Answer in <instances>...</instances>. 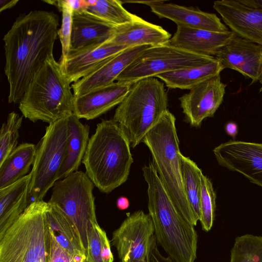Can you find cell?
Segmentation results:
<instances>
[{
  "mask_svg": "<svg viewBox=\"0 0 262 262\" xmlns=\"http://www.w3.org/2000/svg\"><path fill=\"white\" fill-rule=\"evenodd\" d=\"M58 25L55 13L33 10L20 14L4 35L9 103H19L34 76L54 56Z\"/></svg>",
  "mask_w": 262,
  "mask_h": 262,
  "instance_id": "cell-1",
  "label": "cell"
},
{
  "mask_svg": "<svg viewBox=\"0 0 262 262\" xmlns=\"http://www.w3.org/2000/svg\"><path fill=\"white\" fill-rule=\"evenodd\" d=\"M147 184L148 209L157 243L175 262H194L198 236L194 226L179 212L152 162L142 168Z\"/></svg>",
  "mask_w": 262,
  "mask_h": 262,
  "instance_id": "cell-2",
  "label": "cell"
},
{
  "mask_svg": "<svg viewBox=\"0 0 262 262\" xmlns=\"http://www.w3.org/2000/svg\"><path fill=\"white\" fill-rule=\"evenodd\" d=\"M130 143L118 124L103 120L89 139L82 163L101 192L108 193L127 180L133 158Z\"/></svg>",
  "mask_w": 262,
  "mask_h": 262,
  "instance_id": "cell-3",
  "label": "cell"
},
{
  "mask_svg": "<svg viewBox=\"0 0 262 262\" xmlns=\"http://www.w3.org/2000/svg\"><path fill=\"white\" fill-rule=\"evenodd\" d=\"M71 83L54 56L49 57L29 84L18 105L23 116L50 124L73 111Z\"/></svg>",
  "mask_w": 262,
  "mask_h": 262,
  "instance_id": "cell-4",
  "label": "cell"
},
{
  "mask_svg": "<svg viewBox=\"0 0 262 262\" xmlns=\"http://www.w3.org/2000/svg\"><path fill=\"white\" fill-rule=\"evenodd\" d=\"M175 123L176 117L167 110L142 142L149 148L158 174L176 207L195 226L198 220L187 201L182 184L181 152Z\"/></svg>",
  "mask_w": 262,
  "mask_h": 262,
  "instance_id": "cell-5",
  "label": "cell"
},
{
  "mask_svg": "<svg viewBox=\"0 0 262 262\" xmlns=\"http://www.w3.org/2000/svg\"><path fill=\"white\" fill-rule=\"evenodd\" d=\"M168 105L164 83L155 77L144 78L131 85L116 109L113 120L134 148L158 123Z\"/></svg>",
  "mask_w": 262,
  "mask_h": 262,
  "instance_id": "cell-6",
  "label": "cell"
},
{
  "mask_svg": "<svg viewBox=\"0 0 262 262\" xmlns=\"http://www.w3.org/2000/svg\"><path fill=\"white\" fill-rule=\"evenodd\" d=\"M48 202L32 201L0 238V262H48Z\"/></svg>",
  "mask_w": 262,
  "mask_h": 262,
  "instance_id": "cell-7",
  "label": "cell"
},
{
  "mask_svg": "<svg viewBox=\"0 0 262 262\" xmlns=\"http://www.w3.org/2000/svg\"><path fill=\"white\" fill-rule=\"evenodd\" d=\"M94 185L85 172L76 171L57 180L54 184L48 203L60 210L76 227L85 254L88 234L97 224Z\"/></svg>",
  "mask_w": 262,
  "mask_h": 262,
  "instance_id": "cell-8",
  "label": "cell"
},
{
  "mask_svg": "<svg viewBox=\"0 0 262 262\" xmlns=\"http://www.w3.org/2000/svg\"><path fill=\"white\" fill-rule=\"evenodd\" d=\"M69 137V116L46 127L45 134L36 146L34 162L30 172V194L33 201L43 200L58 180Z\"/></svg>",
  "mask_w": 262,
  "mask_h": 262,
  "instance_id": "cell-9",
  "label": "cell"
},
{
  "mask_svg": "<svg viewBox=\"0 0 262 262\" xmlns=\"http://www.w3.org/2000/svg\"><path fill=\"white\" fill-rule=\"evenodd\" d=\"M212 56L190 52L167 44L144 50L117 78V82L133 84L146 78L210 62Z\"/></svg>",
  "mask_w": 262,
  "mask_h": 262,
  "instance_id": "cell-10",
  "label": "cell"
},
{
  "mask_svg": "<svg viewBox=\"0 0 262 262\" xmlns=\"http://www.w3.org/2000/svg\"><path fill=\"white\" fill-rule=\"evenodd\" d=\"M111 242L120 260L150 262L157 241L149 214L138 210L128 215L113 232Z\"/></svg>",
  "mask_w": 262,
  "mask_h": 262,
  "instance_id": "cell-11",
  "label": "cell"
},
{
  "mask_svg": "<svg viewBox=\"0 0 262 262\" xmlns=\"http://www.w3.org/2000/svg\"><path fill=\"white\" fill-rule=\"evenodd\" d=\"M213 8L236 35L262 46V0H220Z\"/></svg>",
  "mask_w": 262,
  "mask_h": 262,
  "instance_id": "cell-12",
  "label": "cell"
},
{
  "mask_svg": "<svg viewBox=\"0 0 262 262\" xmlns=\"http://www.w3.org/2000/svg\"><path fill=\"white\" fill-rule=\"evenodd\" d=\"M219 164L262 187V144L230 140L213 150Z\"/></svg>",
  "mask_w": 262,
  "mask_h": 262,
  "instance_id": "cell-13",
  "label": "cell"
},
{
  "mask_svg": "<svg viewBox=\"0 0 262 262\" xmlns=\"http://www.w3.org/2000/svg\"><path fill=\"white\" fill-rule=\"evenodd\" d=\"M226 86L219 75L179 97L185 121L191 126L198 127L205 118L213 117L223 101Z\"/></svg>",
  "mask_w": 262,
  "mask_h": 262,
  "instance_id": "cell-14",
  "label": "cell"
},
{
  "mask_svg": "<svg viewBox=\"0 0 262 262\" xmlns=\"http://www.w3.org/2000/svg\"><path fill=\"white\" fill-rule=\"evenodd\" d=\"M223 67L235 70L252 80L262 77V46L237 35L214 56Z\"/></svg>",
  "mask_w": 262,
  "mask_h": 262,
  "instance_id": "cell-15",
  "label": "cell"
},
{
  "mask_svg": "<svg viewBox=\"0 0 262 262\" xmlns=\"http://www.w3.org/2000/svg\"><path fill=\"white\" fill-rule=\"evenodd\" d=\"M127 48L106 41L75 50H70L67 57L59 60L69 81L75 82L90 74L114 56Z\"/></svg>",
  "mask_w": 262,
  "mask_h": 262,
  "instance_id": "cell-16",
  "label": "cell"
},
{
  "mask_svg": "<svg viewBox=\"0 0 262 262\" xmlns=\"http://www.w3.org/2000/svg\"><path fill=\"white\" fill-rule=\"evenodd\" d=\"M149 46H138L125 49L112 57L94 71L71 85L74 97L108 85Z\"/></svg>",
  "mask_w": 262,
  "mask_h": 262,
  "instance_id": "cell-17",
  "label": "cell"
},
{
  "mask_svg": "<svg viewBox=\"0 0 262 262\" xmlns=\"http://www.w3.org/2000/svg\"><path fill=\"white\" fill-rule=\"evenodd\" d=\"M132 84L114 82L74 97L73 113L80 119L92 120L105 114L122 101Z\"/></svg>",
  "mask_w": 262,
  "mask_h": 262,
  "instance_id": "cell-18",
  "label": "cell"
},
{
  "mask_svg": "<svg viewBox=\"0 0 262 262\" xmlns=\"http://www.w3.org/2000/svg\"><path fill=\"white\" fill-rule=\"evenodd\" d=\"M164 1H158L150 6L151 11L159 18L169 19L177 25L215 32L229 31L228 27L214 13L201 11L193 7H185Z\"/></svg>",
  "mask_w": 262,
  "mask_h": 262,
  "instance_id": "cell-19",
  "label": "cell"
},
{
  "mask_svg": "<svg viewBox=\"0 0 262 262\" xmlns=\"http://www.w3.org/2000/svg\"><path fill=\"white\" fill-rule=\"evenodd\" d=\"M177 26L176 33L166 44L194 53L213 57L235 35L230 30L215 32Z\"/></svg>",
  "mask_w": 262,
  "mask_h": 262,
  "instance_id": "cell-20",
  "label": "cell"
},
{
  "mask_svg": "<svg viewBox=\"0 0 262 262\" xmlns=\"http://www.w3.org/2000/svg\"><path fill=\"white\" fill-rule=\"evenodd\" d=\"M115 31V26L86 10L73 11L70 50L105 43L112 38Z\"/></svg>",
  "mask_w": 262,
  "mask_h": 262,
  "instance_id": "cell-21",
  "label": "cell"
},
{
  "mask_svg": "<svg viewBox=\"0 0 262 262\" xmlns=\"http://www.w3.org/2000/svg\"><path fill=\"white\" fill-rule=\"evenodd\" d=\"M171 35L162 27L149 23L140 17L126 24L116 27L114 36L107 42L127 48L166 44Z\"/></svg>",
  "mask_w": 262,
  "mask_h": 262,
  "instance_id": "cell-22",
  "label": "cell"
},
{
  "mask_svg": "<svg viewBox=\"0 0 262 262\" xmlns=\"http://www.w3.org/2000/svg\"><path fill=\"white\" fill-rule=\"evenodd\" d=\"M31 174L0 189V238L28 208Z\"/></svg>",
  "mask_w": 262,
  "mask_h": 262,
  "instance_id": "cell-23",
  "label": "cell"
},
{
  "mask_svg": "<svg viewBox=\"0 0 262 262\" xmlns=\"http://www.w3.org/2000/svg\"><path fill=\"white\" fill-rule=\"evenodd\" d=\"M48 205L46 214L51 234L58 244L74 258L85 262V252L75 225L57 208Z\"/></svg>",
  "mask_w": 262,
  "mask_h": 262,
  "instance_id": "cell-24",
  "label": "cell"
},
{
  "mask_svg": "<svg viewBox=\"0 0 262 262\" xmlns=\"http://www.w3.org/2000/svg\"><path fill=\"white\" fill-rule=\"evenodd\" d=\"M69 137L65 159L58 177L62 179L77 171L89 141L90 127L83 124L73 113L69 115Z\"/></svg>",
  "mask_w": 262,
  "mask_h": 262,
  "instance_id": "cell-25",
  "label": "cell"
},
{
  "mask_svg": "<svg viewBox=\"0 0 262 262\" xmlns=\"http://www.w3.org/2000/svg\"><path fill=\"white\" fill-rule=\"evenodd\" d=\"M224 69L219 61L215 59L200 66L169 72L157 75L169 89L191 90L198 84L220 75Z\"/></svg>",
  "mask_w": 262,
  "mask_h": 262,
  "instance_id": "cell-26",
  "label": "cell"
},
{
  "mask_svg": "<svg viewBox=\"0 0 262 262\" xmlns=\"http://www.w3.org/2000/svg\"><path fill=\"white\" fill-rule=\"evenodd\" d=\"M36 151L35 144L23 143L10 153L0 165V189L28 174L34 163Z\"/></svg>",
  "mask_w": 262,
  "mask_h": 262,
  "instance_id": "cell-27",
  "label": "cell"
},
{
  "mask_svg": "<svg viewBox=\"0 0 262 262\" xmlns=\"http://www.w3.org/2000/svg\"><path fill=\"white\" fill-rule=\"evenodd\" d=\"M180 161L184 192L194 215L200 221L201 175L203 173L194 162L181 153Z\"/></svg>",
  "mask_w": 262,
  "mask_h": 262,
  "instance_id": "cell-28",
  "label": "cell"
},
{
  "mask_svg": "<svg viewBox=\"0 0 262 262\" xmlns=\"http://www.w3.org/2000/svg\"><path fill=\"white\" fill-rule=\"evenodd\" d=\"M86 11L115 27L132 23L139 18L126 10L121 1L97 0Z\"/></svg>",
  "mask_w": 262,
  "mask_h": 262,
  "instance_id": "cell-29",
  "label": "cell"
},
{
  "mask_svg": "<svg viewBox=\"0 0 262 262\" xmlns=\"http://www.w3.org/2000/svg\"><path fill=\"white\" fill-rule=\"evenodd\" d=\"M230 262H262V236L247 234L236 237Z\"/></svg>",
  "mask_w": 262,
  "mask_h": 262,
  "instance_id": "cell-30",
  "label": "cell"
},
{
  "mask_svg": "<svg viewBox=\"0 0 262 262\" xmlns=\"http://www.w3.org/2000/svg\"><path fill=\"white\" fill-rule=\"evenodd\" d=\"M110 242L105 231L98 224L93 225L88 234V247L85 262H113Z\"/></svg>",
  "mask_w": 262,
  "mask_h": 262,
  "instance_id": "cell-31",
  "label": "cell"
},
{
  "mask_svg": "<svg viewBox=\"0 0 262 262\" xmlns=\"http://www.w3.org/2000/svg\"><path fill=\"white\" fill-rule=\"evenodd\" d=\"M23 116L14 112L8 115L6 122L3 123L0 132V165L17 146L19 129Z\"/></svg>",
  "mask_w": 262,
  "mask_h": 262,
  "instance_id": "cell-32",
  "label": "cell"
},
{
  "mask_svg": "<svg viewBox=\"0 0 262 262\" xmlns=\"http://www.w3.org/2000/svg\"><path fill=\"white\" fill-rule=\"evenodd\" d=\"M216 194L210 180L203 173L201 175L200 197L201 222L202 229L210 231L213 226L215 210Z\"/></svg>",
  "mask_w": 262,
  "mask_h": 262,
  "instance_id": "cell-33",
  "label": "cell"
},
{
  "mask_svg": "<svg viewBox=\"0 0 262 262\" xmlns=\"http://www.w3.org/2000/svg\"><path fill=\"white\" fill-rule=\"evenodd\" d=\"M52 5L57 7L62 13L61 26L58 29V36L62 47V55L59 60H63L70 50L73 10L67 0L53 1Z\"/></svg>",
  "mask_w": 262,
  "mask_h": 262,
  "instance_id": "cell-34",
  "label": "cell"
},
{
  "mask_svg": "<svg viewBox=\"0 0 262 262\" xmlns=\"http://www.w3.org/2000/svg\"><path fill=\"white\" fill-rule=\"evenodd\" d=\"M48 262H81L71 255L56 242L51 233L50 251Z\"/></svg>",
  "mask_w": 262,
  "mask_h": 262,
  "instance_id": "cell-35",
  "label": "cell"
},
{
  "mask_svg": "<svg viewBox=\"0 0 262 262\" xmlns=\"http://www.w3.org/2000/svg\"><path fill=\"white\" fill-rule=\"evenodd\" d=\"M150 262H175L168 256H164L159 251L158 247L153 251Z\"/></svg>",
  "mask_w": 262,
  "mask_h": 262,
  "instance_id": "cell-36",
  "label": "cell"
},
{
  "mask_svg": "<svg viewBox=\"0 0 262 262\" xmlns=\"http://www.w3.org/2000/svg\"><path fill=\"white\" fill-rule=\"evenodd\" d=\"M225 128L226 133L228 135L232 137L233 139L235 138L238 133V127L235 123L232 122H228L226 124Z\"/></svg>",
  "mask_w": 262,
  "mask_h": 262,
  "instance_id": "cell-37",
  "label": "cell"
},
{
  "mask_svg": "<svg viewBox=\"0 0 262 262\" xmlns=\"http://www.w3.org/2000/svg\"><path fill=\"white\" fill-rule=\"evenodd\" d=\"M18 2V0H1L0 12L12 8Z\"/></svg>",
  "mask_w": 262,
  "mask_h": 262,
  "instance_id": "cell-38",
  "label": "cell"
},
{
  "mask_svg": "<svg viewBox=\"0 0 262 262\" xmlns=\"http://www.w3.org/2000/svg\"><path fill=\"white\" fill-rule=\"evenodd\" d=\"M117 207L120 210L127 209L129 206V201L125 196H120L118 198L116 202Z\"/></svg>",
  "mask_w": 262,
  "mask_h": 262,
  "instance_id": "cell-39",
  "label": "cell"
},
{
  "mask_svg": "<svg viewBox=\"0 0 262 262\" xmlns=\"http://www.w3.org/2000/svg\"><path fill=\"white\" fill-rule=\"evenodd\" d=\"M259 82L261 84V87L259 89V92H262V77L261 78Z\"/></svg>",
  "mask_w": 262,
  "mask_h": 262,
  "instance_id": "cell-40",
  "label": "cell"
},
{
  "mask_svg": "<svg viewBox=\"0 0 262 262\" xmlns=\"http://www.w3.org/2000/svg\"><path fill=\"white\" fill-rule=\"evenodd\" d=\"M119 262H132V261H129V260H120Z\"/></svg>",
  "mask_w": 262,
  "mask_h": 262,
  "instance_id": "cell-41",
  "label": "cell"
}]
</instances>
